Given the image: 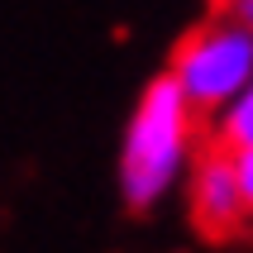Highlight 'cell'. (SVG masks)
<instances>
[{"label": "cell", "mask_w": 253, "mask_h": 253, "mask_svg": "<svg viewBox=\"0 0 253 253\" xmlns=\"http://www.w3.org/2000/svg\"><path fill=\"white\" fill-rule=\"evenodd\" d=\"M206 148L201 139V110L186 100V91L172 82V72L153 77L139 91L134 110H129L125 139H120V201L125 211L148 215L158 201H168L186 182V172Z\"/></svg>", "instance_id": "1"}, {"label": "cell", "mask_w": 253, "mask_h": 253, "mask_svg": "<svg viewBox=\"0 0 253 253\" xmlns=\"http://www.w3.org/2000/svg\"><path fill=\"white\" fill-rule=\"evenodd\" d=\"M168 72L201 115H215L253 82V34L220 14L177 43Z\"/></svg>", "instance_id": "2"}, {"label": "cell", "mask_w": 253, "mask_h": 253, "mask_svg": "<svg viewBox=\"0 0 253 253\" xmlns=\"http://www.w3.org/2000/svg\"><path fill=\"white\" fill-rule=\"evenodd\" d=\"M186 215H191V229L211 244L234 239L244 225H249V206H244L239 191V168H234V153L220 148V143H206L186 172Z\"/></svg>", "instance_id": "3"}, {"label": "cell", "mask_w": 253, "mask_h": 253, "mask_svg": "<svg viewBox=\"0 0 253 253\" xmlns=\"http://www.w3.org/2000/svg\"><path fill=\"white\" fill-rule=\"evenodd\" d=\"M211 139L229 153H253V82L211 115Z\"/></svg>", "instance_id": "4"}, {"label": "cell", "mask_w": 253, "mask_h": 253, "mask_svg": "<svg viewBox=\"0 0 253 253\" xmlns=\"http://www.w3.org/2000/svg\"><path fill=\"white\" fill-rule=\"evenodd\" d=\"M234 168H239V191H244V206H249V220H253V153H234Z\"/></svg>", "instance_id": "5"}, {"label": "cell", "mask_w": 253, "mask_h": 253, "mask_svg": "<svg viewBox=\"0 0 253 253\" xmlns=\"http://www.w3.org/2000/svg\"><path fill=\"white\" fill-rule=\"evenodd\" d=\"M225 14L234 19V24H244L253 34V0H225Z\"/></svg>", "instance_id": "6"}, {"label": "cell", "mask_w": 253, "mask_h": 253, "mask_svg": "<svg viewBox=\"0 0 253 253\" xmlns=\"http://www.w3.org/2000/svg\"><path fill=\"white\" fill-rule=\"evenodd\" d=\"M220 5H225V0H220Z\"/></svg>", "instance_id": "7"}]
</instances>
